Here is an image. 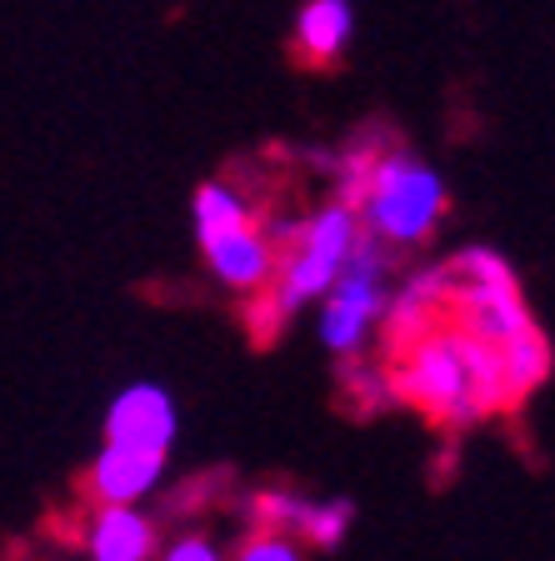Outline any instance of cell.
<instances>
[{
  "label": "cell",
  "instance_id": "7a4b0ae2",
  "mask_svg": "<svg viewBox=\"0 0 555 561\" xmlns=\"http://www.w3.org/2000/svg\"><path fill=\"white\" fill-rule=\"evenodd\" d=\"M360 210H366V226L375 241L420 245V241H430V231L440 226L446 181H440L426 161L385 156V161H370V181H366V196H360Z\"/></svg>",
  "mask_w": 555,
  "mask_h": 561
},
{
  "label": "cell",
  "instance_id": "7c38bea8",
  "mask_svg": "<svg viewBox=\"0 0 555 561\" xmlns=\"http://www.w3.org/2000/svg\"><path fill=\"white\" fill-rule=\"evenodd\" d=\"M235 561H305V557H301V547H296L290 531H270V526H261V531L235 551Z\"/></svg>",
  "mask_w": 555,
  "mask_h": 561
},
{
  "label": "cell",
  "instance_id": "8fae6325",
  "mask_svg": "<svg viewBox=\"0 0 555 561\" xmlns=\"http://www.w3.org/2000/svg\"><path fill=\"white\" fill-rule=\"evenodd\" d=\"M350 516H356V506L340 502V496L336 502H311V516H305L301 537L315 541V547H340L350 531Z\"/></svg>",
  "mask_w": 555,
  "mask_h": 561
},
{
  "label": "cell",
  "instance_id": "5b68a950",
  "mask_svg": "<svg viewBox=\"0 0 555 561\" xmlns=\"http://www.w3.org/2000/svg\"><path fill=\"white\" fill-rule=\"evenodd\" d=\"M200 251H206L210 271H216V280H226L231 291H261V286H270V276H276V241H270L266 231L255 221L245 226H231V231L210 236V241H200Z\"/></svg>",
  "mask_w": 555,
  "mask_h": 561
},
{
  "label": "cell",
  "instance_id": "277c9868",
  "mask_svg": "<svg viewBox=\"0 0 555 561\" xmlns=\"http://www.w3.org/2000/svg\"><path fill=\"white\" fill-rule=\"evenodd\" d=\"M181 416L165 386L155 381H136L126 386L111 411H105V442H126V446H151V451H171Z\"/></svg>",
  "mask_w": 555,
  "mask_h": 561
},
{
  "label": "cell",
  "instance_id": "9c48e42d",
  "mask_svg": "<svg viewBox=\"0 0 555 561\" xmlns=\"http://www.w3.org/2000/svg\"><path fill=\"white\" fill-rule=\"evenodd\" d=\"M500 371H506L510 401H521L525 391H535V386L545 381V371H551V346H545L541 331L535 327L516 331V336L500 346Z\"/></svg>",
  "mask_w": 555,
  "mask_h": 561
},
{
  "label": "cell",
  "instance_id": "ba28073f",
  "mask_svg": "<svg viewBox=\"0 0 555 561\" xmlns=\"http://www.w3.org/2000/svg\"><path fill=\"white\" fill-rule=\"evenodd\" d=\"M350 31H356V15H350V0H311L296 21V46L305 60H336L346 50Z\"/></svg>",
  "mask_w": 555,
  "mask_h": 561
},
{
  "label": "cell",
  "instance_id": "52a82bcc",
  "mask_svg": "<svg viewBox=\"0 0 555 561\" xmlns=\"http://www.w3.org/2000/svg\"><path fill=\"white\" fill-rule=\"evenodd\" d=\"M91 561H155V522L136 502H105L85 531Z\"/></svg>",
  "mask_w": 555,
  "mask_h": 561
},
{
  "label": "cell",
  "instance_id": "3957f363",
  "mask_svg": "<svg viewBox=\"0 0 555 561\" xmlns=\"http://www.w3.org/2000/svg\"><path fill=\"white\" fill-rule=\"evenodd\" d=\"M290 241V256L276 261V276H270V286H276V301L280 311H301L305 301H321L325 291H331V280H336V271L346 266V256L356 251V241L366 236V226H360V210L346 206V201H336V206L315 210L305 226H296V231H286Z\"/></svg>",
  "mask_w": 555,
  "mask_h": 561
},
{
  "label": "cell",
  "instance_id": "30bf717a",
  "mask_svg": "<svg viewBox=\"0 0 555 561\" xmlns=\"http://www.w3.org/2000/svg\"><path fill=\"white\" fill-rule=\"evenodd\" d=\"M255 221L251 206H245V196L235 186H226V181H210V186L196 191V236L200 241H210V236L231 231V226H245Z\"/></svg>",
  "mask_w": 555,
  "mask_h": 561
},
{
  "label": "cell",
  "instance_id": "6da1fadb",
  "mask_svg": "<svg viewBox=\"0 0 555 561\" xmlns=\"http://www.w3.org/2000/svg\"><path fill=\"white\" fill-rule=\"evenodd\" d=\"M401 362H395V391L411 407H420L436 421H475L490 411L510 407L506 371H500V351L481 341L465 327L430 321L426 331L395 341Z\"/></svg>",
  "mask_w": 555,
  "mask_h": 561
},
{
  "label": "cell",
  "instance_id": "5bb4252c",
  "mask_svg": "<svg viewBox=\"0 0 555 561\" xmlns=\"http://www.w3.org/2000/svg\"><path fill=\"white\" fill-rule=\"evenodd\" d=\"M155 561H226V557H220V547L210 537L190 531V537H175L165 551H155Z\"/></svg>",
  "mask_w": 555,
  "mask_h": 561
},
{
  "label": "cell",
  "instance_id": "4fadbf2b",
  "mask_svg": "<svg viewBox=\"0 0 555 561\" xmlns=\"http://www.w3.org/2000/svg\"><path fill=\"white\" fill-rule=\"evenodd\" d=\"M286 321H290V316L280 311V301L266 291V286H261V291H251V306H245V327H251L255 341H270L280 327H286Z\"/></svg>",
  "mask_w": 555,
  "mask_h": 561
},
{
  "label": "cell",
  "instance_id": "8992f818",
  "mask_svg": "<svg viewBox=\"0 0 555 561\" xmlns=\"http://www.w3.org/2000/svg\"><path fill=\"white\" fill-rule=\"evenodd\" d=\"M165 456L151 446H126V442H105V451L91 467V491L101 502H146L165 477Z\"/></svg>",
  "mask_w": 555,
  "mask_h": 561
}]
</instances>
